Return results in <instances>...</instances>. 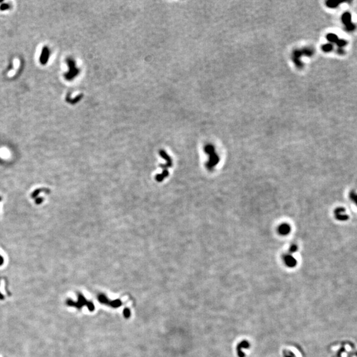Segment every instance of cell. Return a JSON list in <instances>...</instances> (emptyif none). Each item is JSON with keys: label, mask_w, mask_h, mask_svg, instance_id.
I'll list each match as a JSON object with an SVG mask.
<instances>
[{"label": "cell", "mask_w": 357, "mask_h": 357, "mask_svg": "<svg viewBox=\"0 0 357 357\" xmlns=\"http://www.w3.org/2000/svg\"><path fill=\"white\" fill-rule=\"evenodd\" d=\"M205 152L208 156V160L206 162V168L210 171H213L218 165L220 157L216 152L215 147L212 144H207L205 147Z\"/></svg>", "instance_id": "1"}, {"label": "cell", "mask_w": 357, "mask_h": 357, "mask_svg": "<svg viewBox=\"0 0 357 357\" xmlns=\"http://www.w3.org/2000/svg\"><path fill=\"white\" fill-rule=\"evenodd\" d=\"M342 23L345 25V29L348 32H352L355 30V24L352 23V16L349 12H345L341 17Z\"/></svg>", "instance_id": "2"}, {"label": "cell", "mask_w": 357, "mask_h": 357, "mask_svg": "<svg viewBox=\"0 0 357 357\" xmlns=\"http://www.w3.org/2000/svg\"><path fill=\"white\" fill-rule=\"evenodd\" d=\"M67 63L70 67V70L68 72L65 74L64 76H65V78L67 80H71L73 78L76 77L77 76L78 74L80 72V70L76 67V64H75V62L72 59H67Z\"/></svg>", "instance_id": "3"}, {"label": "cell", "mask_w": 357, "mask_h": 357, "mask_svg": "<svg viewBox=\"0 0 357 357\" xmlns=\"http://www.w3.org/2000/svg\"><path fill=\"white\" fill-rule=\"evenodd\" d=\"M292 230V228L290 224L287 223H283L279 225L278 227V232L280 235L283 236H286L290 234Z\"/></svg>", "instance_id": "4"}, {"label": "cell", "mask_w": 357, "mask_h": 357, "mask_svg": "<svg viewBox=\"0 0 357 357\" xmlns=\"http://www.w3.org/2000/svg\"><path fill=\"white\" fill-rule=\"evenodd\" d=\"M283 260L285 265L289 267H294L297 264V260L296 258L290 253L284 255L283 257Z\"/></svg>", "instance_id": "5"}, {"label": "cell", "mask_w": 357, "mask_h": 357, "mask_svg": "<svg viewBox=\"0 0 357 357\" xmlns=\"http://www.w3.org/2000/svg\"><path fill=\"white\" fill-rule=\"evenodd\" d=\"M49 56H50L49 49L46 47V46H44V47L42 50L41 54L40 56L41 64H42V65H45V64L47 63V62L48 61Z\"/></svg>", "instance_id": "6"}, {"label": "cell", "mask_w": 357, "mask_h": 357, "mask_svg": "<svg viewBox=\"0 0 357 357\" xmlns=\"http://www.w3.org/2000/svg\"><path fill=\"white\" fill-rule=\"evenodd\" d=\"M326 38H327V40L328 41H329L330 42V43H331V44H333V43L336 44L337 42V41H339V37H338V36L336 35L335 34H333V33H329V34H327L326 35Z\"/></svg>", "instance_id": "7"}, {"label": "cell", "mask_w": 357, "mask_h": 357, "mask_svg": "<svg viewBox=\"0 0 357 357\" xmlns=\"http://www.w3.org/2000/svg\"><path fill=\"white\" fill-rule=\"evenodd\" d=\"M321 49L325 52H329L333 51V46L331 43H327L321 46Z\"/></svg>", "instance_id": "8"}, {"label": "cell", "mask_w": 357, "mask_h": 357, "mask_svg": "<svg viewBox=\"0 0 357 357\" xmlns=\"http://www.w3.org/2000/svg\"><path fill=\"white\" fill-rule=\"evenodd\" d=\"M341 4V2H336V1H327L326 2V5L329 8H336L339 5Z\"/></svg>", "instance_id": "9"}, {"label": "cell", "mask_w": 357, "mask_h": 357, "mask_svg": "<svg viewBox=\"0 0 357 357\" xmlns=\"http://www.w3.org/2000/svg\"><path fill=\"white\" fill-rule=\"evenodd\" d=\"M336 44L338 46V48H343L347 44V41L343 40V39H339Z\"/></svg>", "instance_id": "10"}, {"label": "cell", "mask_w": 357, "mask_h": 357, "mask_svg": "<svg viewBox=\"0 0 357 357\" xmlns=\"http://www.w3.org/2000/svg\"><path fill=\"white\" fill-rule=\"evenodd\" d=\"M298 247L297 245H296V244H292L290 245V248H289V253L293 255L294 253H296V251H298Z\"/></svg>", "instance_id": "11"}, {"label": "cell", "mask_w": 357, "mask_h": 357, "mask_svg": "<svg viewBox=\"0 0 357 357\" xmlns=\"http://www.w3.org/2000/svg\"><path fill=\"white\" fill-rule=\"evenodd\" d=\"M9 8V5L8 4V3H3V4H2L0 5V10L1 11H5L8 9Z\"/></svg>", "instance_id": "12"}, {"label": "cell", "mask_w": 357, "mask_h": 357, "mask_svg": "<svg viewBox=\"0 0 357 357\" xmlns=\"http://www.w3.org/2000/svg\"><path fill=\"white\" fill-rule=\"evenodd\" d=\"M337 52V54H339V55H342L345 54V51L342 48H338Z\"/></svg>", "instance_id": "13"}]
</instances>
